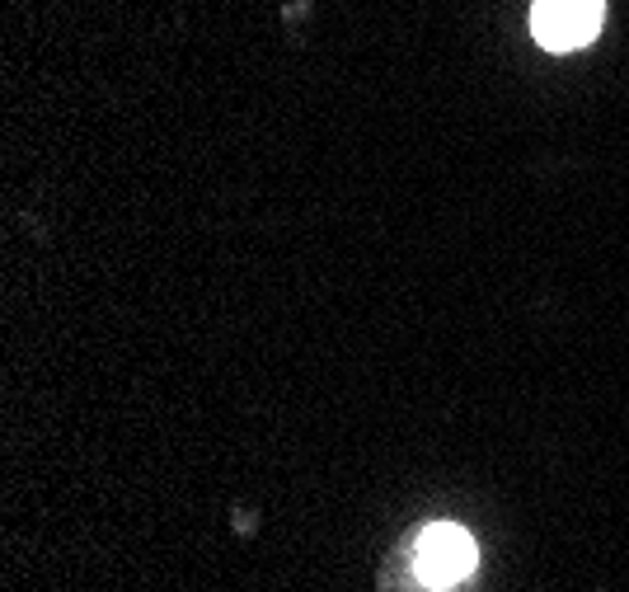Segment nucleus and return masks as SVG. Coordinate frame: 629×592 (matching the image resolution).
<instances>
[{"label":"nucleus","mask_w":629,"mask_h":592,"mask_svg":"<svg viewBox=\"0 0 629 592\" xmlns=\"http://www.w3.org/2000/svg\"><path fill=\"white\" fill-rule=\"evenodd\" d=\"M470 569H474V541L460 527L437 522L414 541V579L423 588L446 592V588H456L460 579H466Z\"/></svg>","instance_id":"1"},{"label":"nucleus","mask_w":629,"mask_h":592,"mask_svg":"<svg viewBox=\"0 0 629 592\" xmlns=\"http://www.w3.org/2000/svg\"><path fill=\"white\" fill-rule=\"evenodd\" d=\"M602 14H606L602 0H535L531 34L550 52H574L602 34Z\"/></svg>","instance_id":"2"}]
</instances>
